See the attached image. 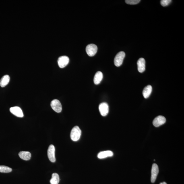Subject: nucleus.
<instances>
[{"label": "nucleus", "mask_w": 184, "mask_h": 184, "mask_svg": "<svg viewBox=\"0 0 184 184\" xmlns=\"http://www.w3.org/2000/svg\"><path fill=\"white\" fill-rule=\"evenodd\" d=\"M82 132L77 126L74 127L72 130L70 134L71 139L74 142H76L80 139Z\"/></svg>", "instance_id": "f257e3e1"}, {"label": "nucleus", "mask_w": 184, "mask_h": 184, "mask_svg": "<svg viewBox=\"0 0 184 184\" xmlns=\"http://www.w3.org/2000/svg\"><path fill=\"white\" fill-rule=\"evenodd\" d=\"M125 57V53L123 51L119 52L116 55L114 60V64L116 67H119L122 64Z\"/></svg>", "instance_id": "f03ea898"}, {"label": "nucleus", "mask_w": 184, "mask_h": 184, "mask_svg": "<svg viewBox=\"0 0 184 184\" xmlns=\"http://www.w3.org/2000/svg\"><path fill=\"white\" fill-rule=\"evenodd\" d=\"M86 52L90 57H93L97 52L98 48L95 44H91L86 46Z\"/></svg>", "instance_id": "7ed1b4c3"}, {"label": "nucleus", "mask_w": 184, "mask_h": 184, "mask_svg": "<svg viewBox=\"0 0 184 184\" xmlns=\"http://www.w3.org/2000/svg\"><path fill=\"white\" fill-rule=\"evenodd\" d=\"M48 156L50 161L54 163L56 161L55 148L53 145H50L48 150Z\"/></svg>", "instance_id": "20e7f679"}, {"label": "nucleus", "mask_w": 184, "mask_h": 184, "mask_svg": "<svg viewBox=\"0 0 184 184\" xmlns=\"http://www.w3.org/2000/svg\"><path fill=\"white\" fill-rule=\"evenodd\" d=\"M69 61V58L67 56H61L58 59V65L60 68H63L66 66L68 64Z\"/></svg>", "instance_id": "39448f33"}, {"label": "nucleus", "mask_w": 184, "mask_h": 184, "mask_svg": "<svg viewBox=\"0 0 184 184\" xmlns=\"http://www.w3.org/2000/svg\"><path fill=\"white\" fill-rule=\"evenodd\" d=\"M51 105L52 109L57 113H59L61 112L62 105L59 100L55 99L52 101Z\"/></svg>", "instance_id": "423d86ee"}, {"label": "nucleus", "mask_w": 184, "mask_h": 184, "mask_svg": "<svg viewBox=\"0 0 184 184\" xmlns=\"http://www.w3.org/2000/svg\"><path fill=\"white\" fill-rule=\"evenodd\" d=\"M159 172V167L155 163L153 164L152 167L151 178V181L152 183H154L156 181Z\"/></svg>", "instance_id": "0eeeda50"}, {"label": "nucleus", "mask_w": 184, "mask_h": 184, "mask_svg": "<svg viewBox=\"0 0 184 184\" xmlns=\"http://www.w3.org/2000/svg\"><path fill=\"white\" fill-rule=\"evenodd\" d=\"M99 110L101 115L103 116L107 115L109 112V106L106 103H101L99 106Z\"/></svg>", "instance_id": "6e6552de"}, {"label": "nucleus", "mask_w": 184, "mask_h": 184, "mask_svg": "<svg viewBox=\"0 0 184 184\" xmlns=\"http://www.w3.org/2000/svg\"><path fill=\"white\" fill-rule=\"evenodd\" d=\"M165 118L162 116H159L156 117L153 121V124L154 126L159 127L165 123Z\"/></svg>", "instance_id": "1a4fd4ad"}, {"label": "nucleus", "mask_w": 184, "mask_h": 184, "mask_svg": "<svg viewBox=\"0 0 184 184\" xmlns=\"http://www.w3.org/2000/svg\"><path fill=\"white\" fill-rule=\"evenodd\" d=\"M10 111L11 113L17 117L22 118L24 116L23 112L22 109L18 106H14L11 107L10 109Z\"/></svg>", "instance_id": "9d476101"}, {"label": "nucleus", "mask_w": 184, "mask_h": 184, "mask_svg": "<svg viewBox=\"0 0 184 184\" xmlns=\"http://www.w3.org/2000/svg\"><path fill=\"white\" fill-rule=\"evenodd\" d=\"M137 68L139 72L143 73L145 70V61L143 58L139 59L137 62Z\"/></svg>", "instance_id": "9b49d317"}, {"label": "nucleus", "mask_w": 184, "mask_h": 184, "mask_svg": "<svg viewBox=\"0 0 184 184\" xmlns=\"http://www.w3.org/2000/svg\"><path fill=\"white\" fill-rule=\"evenodd\" d=\"M113 153L111 151L108 150L100 152L98 155V157L100 159H104L113 156Z\"/></svg>", "instance_id": "f8f14e48"}, {"label": "nucleus", "mask_w": 184, "mask_h": 184, "mask_svg": "<svg viewBox=\"0 0 184 184\" xmlns=\"http://www.w3.org/2000/svg\"><path fill=\"white\" fill-rule=\"evenodd\" d=\"M19 155L21 159L25 161L30 160L31 158V154L28 152H21L19 153Z\"/></svg>", "instance_id": "ddd939ff"}, {"label": "nucleus", "mask_w": 184, "mask_h": 184, "mask_svg": "<svg viewBox=\"0 0 184 184\" xmlns=\"http://www.w3.org/2000/svg\"><path fill=\"white\" fill-rule=\"evenodd\" d=\"M103 78V74L101 72L98 71L94 75V81L95 84H99Z\"/></svg>", "instance_id": "4468645a"}, {"label": "nucleus", "mask_w": 184, "mask_h": 184, "mask_svg": "<svg viewBox=\"0 0 184 184\" xmlns=\"http://www.w3.org/2000/svg\"><path fill=\"white\" fill-rule=\"evenodd\" d=\"M10 80V77L8 75H6L3 76L0 80V86L4 88L8 84Z\"/></svg>", "instance_id": "2eb2a0df"}, {"label": "nucleus", "mask_w": 184, "mask_h": 184, "mask_svg": "<svg viewBox=\"0 0 184 184\" xmlns=\"http://www.w3.org/2000/svg\"><path fill=\"white\" fill-rule=\"evenodd\" d=\"M152 91V87L150 85H148L144 88L143 90V94L145 99L148 98L150 96Z\"/></svg>", "instance_id": "dca6fc26"}, {"label": "nucleus", "mask_w": 184, "mask_h": 184, "mask_svg": "<svg viewBox=\"0 0 184 184\" xmlns=\"http://www.w3.org/2000/svg\"><path fill=\"white\" fill-rule=\"evenodd\" d=\"M51 184H58L59 182V176L57 173L52 174V178L50 181Z\"/></svg>", "instance_id": "f3484780"}, {"label": "nucleus", "mask_w": 184, "mask_h": 184, "mask_svg": "<svg viewBox=\"0 0 184 184\" xmlns=\"http://www.w3.org/2000/svg\"><path fill=\"white\" fill-rule=\"evenodd\" d=\"M12 171V168L7 166H0V172L3 173H8Z\"/></svg>", "instance_id": "a211bd4d"}, {"label": "nucleus", "mask_w": 184, "mask_h": 184, "mask_svg": "<svg viewBox=\"0 0 184 184\" xmlns=\"http://www.w3.org/2000/svg\"><path fill=\"white\" fill-rule=\"evenodd\" d=\"M140 1V0H126L125 2L127 4L134 5L137 4Z\"/></svg>", "instance_id": "6ab92c4d"}, {"label": "nucleus", "mask_w": 184, "mask_h": 184, "mask_svg": "<svg viewBox=\"0 0 184 184\" xmlns=\"http://www.w3.org/2000/svg\"><path fill=\"white\" fill-rule=\"evenodd\" d=\"M172 1L171 0H162L161 1V4L162 6L165 7L169 5Z\"/></svg>", "instance_id": "aec40b11"}, {"label": "nucleus", "mask_w": 184, "mask_h": 184, "mask_svg": "<svg viewBox=\"0 0 184 184\" xmlns=\"http://www.w3.org/2000/svg\"><path fill=\"white\" fill-rule=\"evenodd\" d=\"M160 184H167L165 182H163V183H161Z\"/></svg>", "instance_id": "412c9836"}]
</instances>
